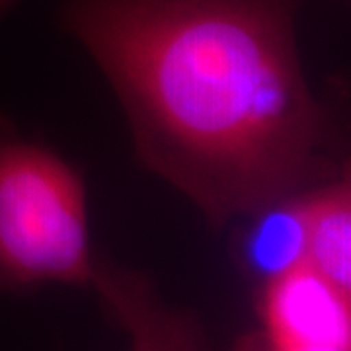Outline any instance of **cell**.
Wrapping results in <instances>:
<instances>
[{
	"label": "cell",
	"instance_id": "1",
	"mask_svg": "<svg viewBox=\"0 0 351 351\" xmlns=\"http://www.w3.org/2000/svg\"><path fill=\"white\" fill-rule=\"evenodd\" d=\"M295 0H71L64 25L119 96L141 162L223 225L318 170Z\"/></svg>",
	"mask_w": 351,
	"mask_h": 351
},
{
	"label": "cell",
	"instance_id": "2",
	"mask_svg": "<svg viewBox=\"0 0 351 351\" xmlns=\"http://www.w3.org/2000/svg\"><path fill=\"white\" fill-rule=\"evenodd\" d=\"M94 274L82 178L0 113V293L88 287Z\"/></svg>",
	"mask_w": 351,
	"mask_h": 351
},
{
	"label": "cell",
	"instance_id": "3",
	"mask_svg": "<svg viewBox=\"0 0 351 351\" xmlns=\"http://www.w3.org/2000/svg\"><path fill=\"white\" fill-rule=\"evenodd\" d=\"M262 332L277 343L351 348V295L302 263L262 285Z\"/></svg>",
	"mask_w": 351,
	"mask_h": 351
},
{
	"label": "cell",
	"instance_id": "4",
	"mask_svg": "<svg viewBox=\"0 0 351 351\" xmlns=\"http://www.w3.org/2000/svg\"><path fill=\"white\" fill-rule=\"evenodd\" d=\"M92 287L112 320L129 332L131 351H209L199 318L166 304L147 276L96 262Z\"/></svg>",
	"mask_w": 351,
	"mask_h": 351
},
{
	"label": "cell",
	"instance_id": "5",
	"mask_svg": "<svg viewBox=\"0 0 351 351\" xmlns=\"http://www.w3.org/2000/svg\"><path fill=\"white\" fill-rule=\"evenodd\" d=\"M252 217L240 242V260L262 285L306 262L302 195L274 201Z\"/></svg>",
	"mask_w": 351,
	"mask_h": 351
},
{
	"label": "cell",
	"instance_id": "6",
	"mask_svg": "<svg viewBox=\"0 0 351 351\" xmlns=\"http://www.w3.org/2000/svg\"><path fill=\"white\" fill-rule=\"evenodd\" d=\"M306 265L351 295V191L341 180L302 195Z\"/></svg>",
	"mask_w": 351,
	"mask_h": 351
},
{
	"label": "cell",
	"instance_id": "7",
	"mask_svg": "<svg viewBox=\"0 0 351 351\" xmlns=\"http://www.w3.org/2000/svg\"><path fill=\"white\" fill-rule=\"evenodd\" d=\"M232 351H351V348H330V346H291L271 341L262 330L246 334L237 341Z\"/></svg>",
	"mask_w": 351,
	"mask_h": 351
},
{
	"label": "cell",
	"instance_id": "8",
	"mask_svg": "<svg viewBox=\"0 0 351 351\" xmlns=\"http://www.w3.org/2000/svg\"><path fill=\"white\" fill-rule=\"evenodd\" d=\"M18 2H20V0H0V18H4Z\"/></svg>",
	"mask_w": 351,
	"mask_h": 351
}]
</instances>
